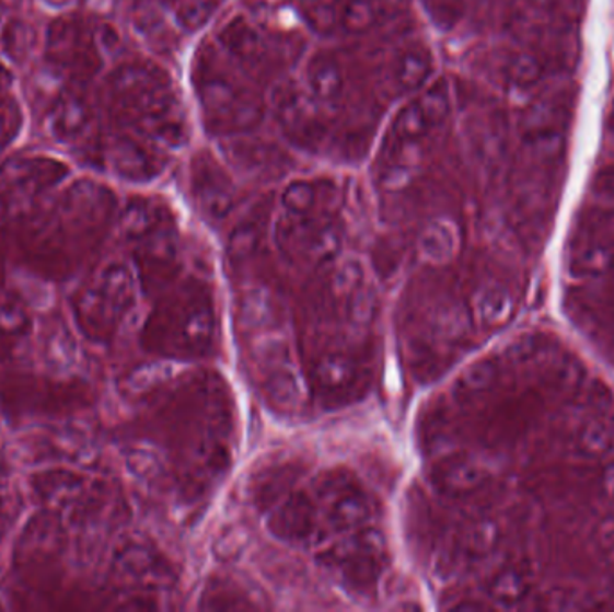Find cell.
<instances>
[{
	"label": "cell",
	"mask_w": 614,
	"mask_h": 612,
	"mask_svg": "<svg viewBox=\"0 0 614 612\" xmlns=\"http://www.w3.org/2000/svg\"><path fill=\"white\" fill-rule=\"evenodd\" d=\"M534 353L535 345L532 338H523L510 349V356H512V359H515V361H526V359L532 358V354Z\"/></svg>",
	"instance_id": "obj_40"
},
{
	"label": "cell",
	"mask_w": 614,
	"mask_h": 612,
	"mask_svg": "<svg viewBox=\"0 0 614 612\" xmlns=\"http://www.w3.org/2000/svg\"><path fill=\"white\" fill-rule=\"evenodd\" d=\"M579 264L588 274L604 275L614 268L613 244H591L580 254Z\"/></svg>",
	"instance_id": "obj_37"
},
{
	"label": "cell",
	"mask_w": 614,
	"mask_h": 612,
	"mask_svg": "<svg viewBox=\"0 0 614 612\" xmlns=\"http://www.w3.org/2000/svg\"><path fill=\"white\" fill-rule=\"evenodd\" d=\"M263 379V394L266 401L282 414H297L304 408L310 397V386L305 373L297 369L293 359L270 365L259 370Z\"/></svg>",
	"instance_id": "obj_15"
},
{
	"label": "cell",
	"mask_w": 614,
	"mask_h": 612,
	"mask_svg": "<svg viewBox=\"0 0 614 612\" xmlns=\"http://www.w3.org/2000/svg\"><path fill=\"white\" fill-rule=\"evenodd\" d=\"M175 100L170 78L159 67L130 63L112 76V109L123 125L136 126L134 134H140L153 115Z\"/></svg>",
	"instance_id": "obj_6"
},
{
	"label": "cell",
	"mask_w": 614,
	"mask_h": 612,
	"mask_svg": "<svg viewBox=\"0 0 614 612\" xmlns=\"http://www.w3.org/2000/svg\"><path fill=\"white\" fill-rule=\"evenodd\" d=\"M335 189L324 187L318 182H310V180H296L291 184L286 185V189L280 195V209L288 215L310 216L320 215V212H333L325 198L329 190Z\"/></svg>",
	"instance_id": "obj_22"
},
{
	"label": "cell",
	"mask_w": 614,
	"mask_h": 612,
	"mask_svg": "<svg viewBox=\"0 0 614 612\" xmlns=\"http://www.w3.org/2000/svg\"><path fill=\"white\" fill-rule=\"evenodd\" d=\"M164 2H176V0H164Z\"/></svg>",
	"instance_id": "obj_42"
},
{
	"label": "cell",
	"mask_w": 614,
	"mask_h": 612,
	"mask_svg": "<svg viewBox=\"0 0 614 612\" xmlns=\"http://www.w3.org/2000/svg\"><path fill=\"white\" fill-rule=\"evenodd\" d=\"M378 0H338L336 27L345 33H364L380 19Z\"/></svg>",
	"instance_id": "obj_27"
},
{
	"label": "cell",
	"mask_w": 614,
	"mask_h": 612,
	"mask_svg": "<svg viewBox=\"0 0 614 612\" xmlns=\"http://www.w3.org/2000/svg\"><path fill=\"white\" fill-rule=\"evenodd\" d=\"M496 379H498V367L490 359L476 361L460 373L453 386V397L460 403H467L471 399L479 397L487 390L493 389Z\"/></svg>",
	"instance_id": "obj_25"
},
{
	"label": "cell",
	"mask_w": 614,
	"mask_h": 612,
	"mask_svg": "<svg viewBox=\"0 0 614 612\" xmlns=\"http://www.w3.org/2000/svg\"><path fill=\"white\" fill-rule=\"evenodd\" d=\"M604 493L614 504V465L607 469L604 474Z\"/></svg>",
	"instance_id": "obj_41"
},
{
	"label": "cell",
	"mask_w": 614,
	"mask_h": 612,
	"mask_svg": "<svg viewBox=\"0 0 614 612\" xmlns=\"http://www.w3.org/2000/svg\"><path fill=\"white\" fill-rule=\"evenodd\" d=\"M548 61L537 50H520L509 60L507 80L515 90H530L545 80Z\"/></svg>",
	"instance_id": "obj_24"
},
{
	"label": "cell",
	"mask_w": 614,
	"mask_h": 612,
	"mask_svg": "<svg viewBox=\"0 0 614 612\" xmlns=\"http://www.w3.org/2000/svg\"><path fill=\"white\" fill-rule=\"evenodd\" d=\"M431 485L445 498H465L484 487L487 471L476 460L464 454H451L435 463Z\"/></svg>",
	"instance_id": "obj_16"
},
{
	"label": "cell",
	"mask_w": 614,
	"mask_h": 612,
	"mask_svg": "<svg viewBox=\"0 0 614 612\" xmlns=\"http://www.w3.org/2000/svg\"><path fill=\"white\" fill-rule=\"evenodd\" d=\"M190 190L205 218L221 221L235 207V185L210 153L196 154L190 164Z\"/></svg>",
	"instance_id": "obj_12"
},
{
	"label": "cell",
	"mask_w": 614,
	"mask_h": 612,
	"mask_svg": "<svg viewBox=\"0 0 614 612\" xmlns=\"http://www.w3.org/2000/svg\"><path fill=\"white\" fill-rule=\"evenodd\" d=\"M430 123L426 120L422 109L417 105V101L408 103L395 114L394 125H392V139L397 145L417 146L430 135Z\"/></svg>",
	"instance_id": "obj_26"
},
{
	"label": "cell",
	"mask_w": 614,
	"mask_h": 612,
	"mask_svg": "<svg viewBox=\"0 0 614 612\" xmlns=\"http://www.w3.org/2000/svg\"><path fill=\"white\" fill-rule=\"evenodd\" d=\"M164 148L139 134L117 135L111 146L114 170L134 182H150L164 171Z\"/></svg>",
	"instance_id": "obj_14"
},
{
	"label": "cell",
	"mask_w": 614,
	"mask_h": 612,
	"mask_svg": "<svg viewBox=\"0 0 614 612\" xmlns=\"http://www.w3.org/2000/svg\"><path fill=\"white\" fill-rule=\"evenodd\" d=\"M218 10V0H176L175 21L185 33H196L209 24Z\"/></svg>",
	"instance_id": "obj_33"
},
{
	"label": "cell",
	"mask_w": 614,
	"mask_h": 612,
	"mask_svg": "<svg viewBox=\"0 0 614 612\" xmlns=\"http://www.w3.org/2000/svg\"><path fill=\"white\" fill-rule=\"evenodd\" d=\"M614 448V435L605 424L591 423L580 431L577 437V449L579 453L591 457V459H599L610 453Z\"/></svg>",
	"instance_id": "obj_35"
},
{
	"label": "cell",
	"mask_w": 614,
	"mask_h": 612,
	"mask_svg": "<svg viewBox=\"0 0 614 612\" xmlns=\"http://www.w3.org/2000/svg\"><path fill=\"white\" fill-rule=\"evenodd\" d=\"M476 320L484 327H500L514 313V299L509 289L501 285H485L478 289L473 300Z\"/></svg>",
	"instance_id": "obj_23"
},
{
	"label": "cell",
	"mask_w": 614,
	"mask_h": 612,
	"mask_svg": "<svg viewBox=\"0 0 614 612\" xmlns=\"http://www.w3.org/2000/svg\"><path fill=\"white\" fill-rule=\"evenodd\" d=\"M529 592V582L520 569L507 568L498 573L489 584V594L503 608H514Z\"/></svg>",
	"instance_id": "obj_32"
},
{
	"label": "cell",
	"mask_w": 614,
	"mask_h": 612,
	"mask_svg": "<svg viewBox=\"0 0 614 612\" xmlns=\"http://www.w3.org/2000/svg\"><path fill=\"white\" fill-rule=\"evenodd\" d=\"M50 55L55 67L66 70L78 80H86L100 69L101 55L94 38L86 27L78 24H61L53 30Z\"/></svg>",
	"instance_id": "obj_13"
},
{
	"label": "cell",
	"mask_w": 614,
	"mask_h": 612,
	"mask_svg": "<svg viewBox=\"0 0 614 612\" xmlns=\"http://www.w3.org/2000/svg\"><path fill=\"white\" fill-rule=\"evenodd\" d=\"M216 309L209 289L187 279L171 286L146 322V349L173 361L195 359L212 349Z\"/></svg>",
	"instance_id": "obj_1"
},
{
	"label": "cell",
	"mask_w": 614,
	"mask_h": 612,
	"mask_svg": "<svg viewBox=\"0 0 614 612\" xmlns=\"http://www.w3.org/2000/svg\"><path fill=\"white\" fill-rule=\"evenodd\" d=\"M428 21L440 33H451L464 21L467 0H420Z\"/></svg>",
	"instance_id": "obj_31"
},
{
	"label": "cell",
	"mask_w": 614,
	"mask_h": 612,
	"mask_svg": "<svg viewBox=\"0 0 614 612\" xmlns=\"http://www.w3.org/2000/svg\"><path fill=\"white\" fill-rule=\"evenodd\" d=\"M591 193L602 204L614 205V164L596 173L591 184Z\"/></svg>",
	"instance_id": "obj_39"
},
{
	"label": "cell",
	"mask_w": 614,
	"mask_h": 612,
	"mask_svg": "<svg viewBox=\"0 0 614 612\" xmlns=\"http://www.w3.org/2000/svg\"><path fill=\"white\" fill-rule=\"evenodd\" d=\"M435 60L426 45H409L395 56L392 78L401 92L425 89L433 76Z\"/></svg>",
	"instance_id": "obj_20"
},
{
	"label": "cell",
	"mask_w": 614,
	"mask_h": 612,
	"mask_svg": "<svg viewBox=\"0 0 614 612\" xmlns=\"http://www.w3.org/2000/svg\"><path fill=\"white\" fill-rule=\"evenodd\" d=\"M263 238V221L260 218H248L234 230L230 238V252L234 257H248L254 254Z\"/></svg>",
	"instance_id": "obj_36"
},
{
	"label": "cell",
	"mask_w": 614,
	"mask_h": 612,
	"mask_svg": "<svg viewBox=\"0 0 614 612\" xmlns=\"http://www.w3.org/2000/svg\"><path fill=\"white\" fill-rule=\"evenodd\" d=\"M530 11H534L543 19H563L566 13L574 11L579 0H524Z\"/></svg>",
	"instance_id": "obj_38"
},
{
	"label": "cell",
	"mask_w": 614,
	"mask_h": 612,
	"mask_svg": "<svg viewBox=\"0 0 614 612\" xmlns=\"http://www.w3.org/2000/svg\"><path fill=\"white\" fill-rule=\"evenodd\" d=\"M318 508L322 533L338 535L367 527L374 519L375 504L363 483L345 469H329L311 483Z\"/></svg>",
	"instance_id": "obj_5"
},
{
	"label": "cell",
	"mask_w": 614,
	"mask_h": 612,
	"mask_svg": "<svg viewBox=\"0 0 614 612\" xmlns=\"http://www.w3.org/2000/svg\"><path fill=\"white\" fill-rule=\"evenodd\" d=\"M304 86L324 108L335 106L345 92V74L340 60L327 50L315 53L305 63Z\"/></svg>",
	"instance_id": "obj_18"
},
{
	"label": "cell",
	"mask_w": 614,
	"mask_h": 612,
	"mask_svg": "<svg viewBox=\"0 0 614 612\" xmlns=\"http://www.w3.org/2000/svg\"><path fill=\"white\" fill-rule=\"evenodd\" d=\"M613 130H614V112H613Z\"/></svg>",
	"instance_id": "obj_43"
},
{
	"label": "cell",
	"mask_w": 614,
	"mask_h": 612,
	"mask_svg": "<svg viewBox=\"0 0 614 612\" xmlns=\"http://www.w3.org/2000/svg\"><path fill=\"white\" fill-rule=\"evenodd\" d=\"M120 569L140 580H164L167 577L165 563L159 553L148 546H131L120 557Z\"/></svg>",
	"instance_id": "obj_28"
},
{
	"label": "cell",
	"mask_w": 614,
	"mask_h": 612,
	"mask_svg": "<svg viewBox=\"0 0 614 612\" xmlns=\"http://www.w3.org/2000/svg\"><path fill=\"white\" fill-rule=\"evenodd\" d=\"M500 541V530L495 521H479L467 530L464 538V552L473 558L487 557L495 552Z\"/></svg>",
	"instance_id": "obj_34"
},
{
	"label": "cell",
	"mask_w": 614,
	"mask_h": 612,
	"mask_svg": "<svg viewBox=\"0 0 614 612\" xmlns=\"http://www.w3.org/2000/svg\"><path fill=\"white\" fill-rule=\"evenodd\" d=\"M311 397L320 406L338 409L363 397L369 389L370 373L363 359L347 349H327L311 359L305 372Z\"/></svg>",
	"instance_id": "obj_7"
},
{
	"label": "cell",
	"mask_w": 614,
	"mask_h": 612,
	"mask_svg": "<svg viewBox=\"0 0 614 612\" xmlns=\"http://www.w3.org/2000/svg\"><path fill=\"white\" fill-rule=\"evenodd\" d=\"M275 117L291 145L302 150H315L322 145L325 126L324 106L296 81H285L271 95Z\"/></svg>",
	"instance_id": "obj_9"
},
{
	"label": "cell",
	"mask_w": 614,
	"mask_h": 612,
	"mask_svg": "<svg viewBox=\"0 0 614 612\" xmlns=\"http://www.w3.org/2000/svg\"><path fill=\"white\" fill-rule=\"evenodd\" d=\"M344 241V227L335 212L297 216L280 210L275 223V243L280 254L311 268L336 263Z\"/></svg>",
	"instance_id": "obj_4"
},
{
	"label": "cell",
	"mask_w": 614,
	"mask_h": 612,
	"mask_svg": "<svg viewBox=\"0 0 614 612\" xmlns=\"http://www.w3.org/2000/svg\"><path fill=\"white\" fill-rule=\"evenodd\" d=\"M140 280L151 289L175 285L181 274V241L171 219L136 241Z\"/></svg>",
	"instance_id": "obj_10"
},
{
	"label": "cell",
	"mask_w": 614,
	"mask_h": 612,
	"mask_svg": "<svg viewBox=\"0 0 614 612\" xmlns=\"http://www.w3.org/2000/svg\"><path fill=\"white\" fill-rule=\"evenodd\" d=\"M460 234L451 219H433L426 224L419 238V252L426 263L442 266L450 263L459 252Z\"/></svg>",
	"instance_id": "obj_21"
},
{
	"label": "cell",
	"mask_w": 614,
	"mask_h": 612,
	"mask_svg": "<svg viewBox=\"0 0 614 612\" xmlns=\"http://www.w3.org/2000/svg\"><path fill=\"white\" fill-rule=\"evenodd\" d=\"M241 324L251 331H263L270 327L275 320V305L270 295L255 289L245 295L240 305Z\"/></svg>",
	"instance_id": "obj_30"
},
{
	"label": "cell",
	"mask_w": 614,
	"mask_h": 612,
	"mask_svg": "<svg viewBox=\"0 0 614 612\" xmlns=\"http://www.w3.org/2000/svg\"><path fill=\"white\" fill-rule=\"evenodd\" d=\"M316 563L341 588L355 594H369L389 568V541L380 528L367 524L333 535L320 547Z\"/></svg>",
	"instance_id": "obj_3"
},
{
	"label": "cell",
	"mask_w": 614,
	"mask_h": 612,
	"mask_svg": "<svg viewBox=\"0 0 614 612\" xmlns=\"http://www.w3.org/2000/svg\"><path fill=\"white\" fill-rule=\"evenodd\" d=\"M302 469L296 462H274L265 465L252 480V496L260 510L268 512L277 501L297 488Z\"/></svg>",
	"instance_id": "obj_19"
},
{
	"label": "cell",
	"mask_w": 614,
	"mask_h": 612,
	"mask_svg": "<svg viewBox=\"0 0 614 612\" xmlns=\"http://www.w3.org/2000/svg\"><path fill=\"white\" fill-rule=\"evenodd\" d=\"M218 42L221 53L238 66L255 69L265 61V36L246 16L230 19L218 33Z\"/></svg>",
	"instance_id": "obj_17"
},
{
	"label": "cell",
	"mask_w": 614,
	"mask_h": 612,
	"mask_svg": "<svg viewBox=\"0 0 614 612\" xmlns=\"http://www.w3.org/2000/svg\"><path fill=\"white\" fill-rule=\"evenodd\" d=\"M221 50V49H220ZM215 47L198 56L195 66L196 95L205 125L218 134H241L259 125L265 106Z\"/></svg>",
	"instance_id": "obj_2"
},
{
	"label": "cell",
	"mask_w": 614,
	"mask_h": 612,
	"mask_svg": "<svg viewBox=\"0 0 614 612\" xmlns=\"http://www.w3.org/2000/svg\"><path fill=\"white\" fill-rule=\"evenodd\" d=\"M415 101L422 109V114H425L426 120L430 123L431 128H439L450 117L451 90L444 78L431 80Z\"/></svg>",
	"instance_id": "obj_29"
},
{
	"label": "cell",
	"mask_w": 614,
	"mask_h": 612,
	"mask_svg": "<svg viewBox=\"0 0 614 612\" xmlns=\"http://www.w3.org/2000/svg\"><path fill=\"white\" fill-rule=\"evenodd\" d=\"M266 513L268 530L282 543L300 546L322 538L318 508L310 488H293Z\"/></svg>",
	"instance_id": "obj_11"
},
{
	"label": "cell",
	"mask_w": 614,
	"mask_h": 612,
	"mask_svg": "<svg viewBox=\"0 0 614 612\" xmlns=\"http://www.w3.org/2000/svg\"><path fill=\"white\" fill-rule=\"evenodd\" d=\"M136 302V280L123 264H112L83 293L81 313L86 327L111 336Z\"/></svg>",
	"instance_id": "obj_8"
}]
</instances>
